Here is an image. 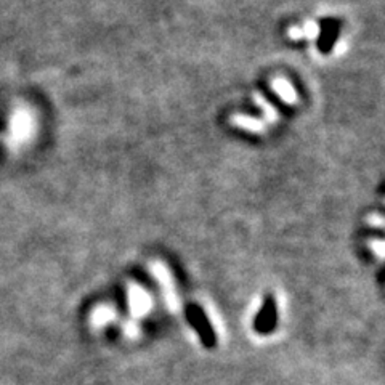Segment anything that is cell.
<instances>
[{"instance_id":"3","label":"cell","mask_w":385,"mask_h":385,"mask_svg":"<svg viewBox=\"0 0 385 385\" xmlns=\"http://www.w3.org/2000/svg\"><path fill=\"white\" fill-rule=\"evenodd\" d=\"M272 87H273L274 94H276L279 98L284 101V103L296 104L298 101V95H297L296 89H294L291 82L283 79V77H276V79H273Z\"/></svg>"},{"instance_id":"7","label":"cell","mask_w":385,"mask_h":385,"mask_svg":"<svg viewBox=\"0 0 385 385\" xmlns=\"http://www.w3.org/2000/svg\"><path fill=\"white\" fill-rule=\"evenodd\" d=\"M369 223H377V226H382V215H371Z\"/></svg>"},{"instance_id":"1","label":"cell","mask_w":385,"mask_h":385,"mask_svg":"<svg viewBox=\"0 0 385 385\" xmlns=\"http://www.w3.org/2000/svg\"><path fill=\"white\" fill-rule=\"evenodd\" d=\"M186 316L190 324L195 327L197 334H199L202 344L212 349V346L215 345V336L214 329H212V326L209 324V320H207V316L204 315V311L197 305H190L186 310Z\"/></svg>"},{"instance_id":"4","label":"cell","mask_w":385,"mask_h":385,"mask_svg":"<svg viewBox=\"0 0 385 385\" xmlns=\"http://www.w3.org/2000/svg\"><path fill=\"white\" fill-rule=\"evenodd\" d=\"M231 124L236 125V127L248 130V132L252 133H263L265 132V125L260 119L252 118V116H245V114H234L231 116Z\"/></svg>"},{"instance_id":"6","label":"cell","mask_w":385,"mask_h":385,"mask_svg":"<svg viewBox=\"0 0 385 385\" xmlns=\"http://www.w3.org/2000/svg\"><path fill=\"white\" fill-rule=\"evenodd\" d=\"M254 101H255V104L258 106L260 109H262V113H263V118L267 122L270 124H274L278 120V111L274 106L270 103V101L265 98V96L262 94H254Z\"/></svg>"},{"instance_id":"2","label":"cell","mask_w":385,"mask_h":385,"mask_svg":"<svg viewBox=\"0 0 385 385\" xmlns=\"http://www.w3.org/2000/svg\"><path fill=\"white\" fill-rule=\"evenodd\" d=\"M274 327H276V303H274L273 297H267L262 310H260L257 318H255L254 329L258 334H268Z\"/></svg>"},{"instance_id":"5","label":"cell","mask_w":385,"mask_h":385,"mask_svg":"<svg viewBox=\"0 0 385 385\" xmlns=\"http://www.w3.org/2000/svg\"><path fill=\"white\" fill-rule=\"evenodd\" d=\"M318 34H320V28L313 21L305 23L303 26H294L289 29V37L294 38V41H298V38H316Z\"/></svg>"}]
</instances>
